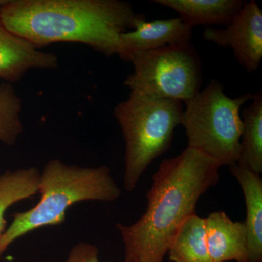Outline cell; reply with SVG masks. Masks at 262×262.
Segmentation results:
<instances>
[{"label":"cell","mask_w":262,"mask_h":262,"mask_svg":"<svg viewBox=\"0 0 262 262\" xmlns=\"http://www.w3.org/2000/svg\"><path fill=\"white\" fill-rule=\"evenodd\" d=\"M220 167L189 147L164 160L146 193L144 214L133 225H117L125 247L124 262H163L179 227L195 213L199 198L218 183Z\"/></svg>","instance_id":"1"},{"label":"cell","mask_w":262,"mask_h":262,"mask_svg":"<svg viewBox=\"0 0 262 262\" xmlns=\"http://www.w3.org/2000/svg\"><path fill=\"white\" fill-rule=\"evenodd\" d=\"M142 15L118 0H0L5 28L34 47L80 43L106 56L117 54L120 34Z\"/></svg>","instance_id":"2"},{"label":"cell","mask_w":262,"mask_h":262,"mask_svg":"<svg viewBox=\"0 0 262 262\" xmlns=\"http://www.w3.org/2000/svg\"><path fill=\"white\" fill-rule=\"evenodd\" d=\"M40 200L29 211L16 213L0 237V256L24 234L47 226L61 225L67 210L80 202H113L121 194L106 166L82 168L60 160L48 161L40 173Z\"/></svg>","instance_id":"3"},{"label":"cell","mask_w":262,"mask_h":262,"mask_svg":"<svg viewBox=\"0 0 262 262\" xmlns=\"http://www.w3.org/2000/svg\"><path fill=\"white\" fill-rule=\"evenodd\" d=\"M183 110L181 101L134 92L114 108L125 140L123 183L127 192L135 189L151 162L168 151Z\"/></svg>","instance_id":"4"},{"label":"cell","mask_w":262,"mask_h":262,"mask_svg":"<svg viewBox=\"0 0 262 262\" xmlns=\"http://www.w3.org/2000/svg\"><path fill=\"white\" fill-rule=\"evenodd\" d=\"M252 98L248 93L229 97L224 93L223 84L212 79L206 88L184 103L181 124L187 136V147L201 151L221 166L237 163L244 129L241 107Z\"/></svg>","instance_id":"5"},{"label":"cell","mask_w":262,"mask_h":262,"mask_svg":"<svg viewBox=\"0 0 262 262\" xmlns=\"http://www.w3.org/2000/svg\"><path fill=\"white\" fill-rule=\"evenodd\" d=\"M127 61L134 67L124 82L130 92L184 103L200 92L201 62L191 43L139 52Z\"/></svg>","instance_id":"6"},{"label":"cell","mask_w":262,"mask_h":262,"mask_svg":"<svg viewBox=\"0 0 262 262\" xmlns=\"http://www.w3.org/2000/svg\"><path fill=\"white\" fill-rule=\"evenodd\" d=\"M203 39L223 47H231L239 64L248 73L259 67L262 59V10L256 2L244 7L225 29L207 27Z\"/></svg>","instance_id":"7"},{"label":"cell","mask_w":262,"mask_h":262,"mask_svg":"<svg viewBox=\"0 0 262 262\" xmlns=\"http://www.w3.org/2000/svg\"><path fill=\"white\" fill-rule=\"evenodd\" d=\"M192 37V27L180 17L147 21L143 15L136 20L133 31L120 34L117 55L127 61L131 55L139 52L190 44Z\"/></svg>","instance_id":"8"},{"label":"cell","mask_w":262,"mask_h":262,"mask_svg":"<svg viewBox=\"0 0 262 262\" xmlns=\"http://www.w3.org/2000/svg\"><path fill=\"white\" fill-rule=\"evenodd\" d=\"M58 65L56 55L39 51L8 31L0 20V78L16 82L31 69L53 70Z\"/></svg>","instance_id":"9"},{"label":"cell","mask_w":262,"mask_h":262,"mask_svg":"<svg viewBox=\"0 0 262 262\" xmlns=\"http://www.w3.org/2000/svg\"><path fill=\"white\" fill-rule=\"evenodd\" d=\"M206 220V243L213 262H248L244 222H232L225 212H213Z\"/></svg>","instance_id":"10"},{"label":"cell","mask_w":262,"mask_h":262,"mask_svg":"<svg viewBox=\"0 0 262 262\" xmlns=\"http://www.w3.org/2000/svg\"><path fill=\"white\" fill-rule=\"evenodd\" d=\"M229 168L244 192L246 206L248 262L262 261V179L259 174L235 163Z\"/></svg>","instance_id":"11"},{"label":"cell","mask_w":262,"mask_h":262,"mask_svg":"<svg viewBox=\"0 0 262 262\" xmlns=\"http://www.w3.org/2000/svg\"><path fill=\"white\" fill-rule=\"evenodd\" d=\"M171 8L189 27L220 24L227 26L245 4L241 0H153Z\"/></svg>","instance_id":"12"},{"label":"cell","mask_w":262,"mask_h":262,"mask_svg":"<svg viewBox=\"0 0 262 262\" xmlns=\"http://www.w3.org/2000/svg\"><path fill=\"white\" fill-rule=\"evenodd\" d=\"M173 262H213L206 243V220L196 213L179 227L168 250Z\"/></svg>","instance_id":"13"},{"label":"cell","mask_w":262,"mask_h":262,"mask_svg":"<svg viewBox=\"0 0 262 262\" xmlns=\"http://www.w3.org/2000/svg\"><path fill=\"white\" fill-rule=\"evenodd\" d=\"M253 102L241 111L243 134L237 163L254 173H262V91L253 95Z\"/></svg>","instance_id":"14"},{"label":"cell","mask_w":262,"mask_h":262,"mask_svg":"<svg viewBox=\"0 0 262 262\" xmlns=\"http://www.w3.org/2000/svg\"><path fill=\"white\" fill-rule=\"evenodd\" d=\"M40 173L35 168L20 169L0 175V237L4 233L5 213L12 205L39 192Z\"/></svg>","instance_id":"15"},{"label":"cell","mask_w":262,"mask_h":262,"mask_svg":"<svg viewBox=\"0 0 262 262\" xmlns=\"http://www.w3.org/2000/svg\"><path fill=\"white\" fill-rule=\"evenodd\" d=\"M21 108V100L13 86L0 84V141L7 145L14 144L23 130Z\"/></svg>","instance_id":"16"},{"label":"cell","mask_w":262,"mask_h":262,"mask_svg":"<svg viewBox=\"0 0 262 262\" xmlns=\"http://www.w3.org/2000/svg\"><path fill=\"white\" fill-rule=\"evenodd\" d=\"M65 262H100L98 248L88 243H80L72 248Z\"/></svg>","instance_id":"17"}]
</instances>
